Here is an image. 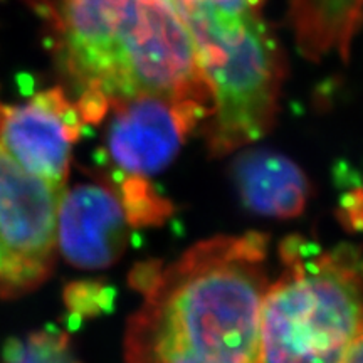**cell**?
I'll use <instances>...</instances> for the list:
<instances>
[{
	"label": "cell",
	"instance_id": "obj_1",
	"mask_svg": "<svg viewBox=\"0 0 363 363\" xmlns=\"http://www.w3.org/2000/svg\"><path fill=\"white\" fill-rule=\"evenodd\" d=\"M267 239L220 235L155 271L130 318L125 363H259Z\"/></svg>",
	"mask_w": 363,
	"mask_h": 363
},
{
	"label": "cell",
	"instance_id": "obj_2",
	"mask_svg": "<svg viewBox=\"0 0 363 363\" xmlns=\"http://www.w3.org/2000/svg\"><path fill=\"white\" fill-rule=\"evenodd\" d=\"M57 49L84 123L145 94L211 106L197 49L175 0H61Z\"/></svg>",
	"mask_w": 363,
	"mask_h": 363
},
{
	"label": "cell",
	"instance_id": "obj_3",
	"mask_svg": "<svg viewBox=\"0 0 363 363\" xmlns=\"http://www.w3.org/2000/svg\"><path fill=\"white\" fill-rule=\"evenodd\" d=\"M192 33L197 59L212 94L208 147L216 155L259 140L278 110L281 54L259 17L261 4H177Z\"/></svg>",
	"mask_w": 363,
	"mask_h": 363
},
{
	"label": "cell",
	"instance_id": "obj_4",
	"mask_svg": "<svg viewBox=\"0 0 363 363\" xmlns=\"http://www.w3.org/2000/svg\"><path fill=\"white\" fill-rule=\"evenodd\" d=\"M288 269L267 288L259 320V363H343L363 333V281L342 257L306 261L284 242Z\"/></svg>",
	"mask_w": 363,
	"mask_h": 363
},
{
	"label": "cell",
	"instance_id": "obj_5",
	"mask_svg": "<svg viewBox=\"0 0 363 363\" xmlns=\"http://www.w3.org/2000/svg\"><path fill=\"white\" fill-rule=\"evenodd\" d=\"M62 190L27 174L0 147V298L38 289L51 276Z\"/></svg>",
	"mask_w": 363,
	"mask_h": 363
},
{
	"label": "cell",
	"instance_id": "obj_6",
	"mask_svg": "<svg viewBox=\"0 0 363 363\" xmlns=\"http://www.w3.org/2000/svg\"><path fill=\"white\" fill-rule=\"evenodd\" d=\"M211 106L157 94L126 99L111 108L108 158L123 175L147 177L165 169Z\"/></svg>",
	"mask_w": 363,
	"mask_h": 363
},
{
	"label": "cell",
	"instance_id": "obj_7",
	"mask_svg": "<svg viewBox=\"0 0 363 363\" xmlns=\"http://www.w3.org/2000/svg\"><path fill=\"white\" fill-rule=\"evenodd\" d=\"M76 101L61 88L35 94L26 103L2 108L0 147L27 174L65 189L72 145L83 130Z\"/></svg>",
	"mask_w": 363,
	"mask_h": 363
},
{
	"label": "cell",
	"instance_id": "obj_8",
	"mask_svg": "<svg viewBox=\"0 0 363 363\" xmlns=\"http://www.w3.org/2000/svg\"><path fill=\"white\" fill-rule=\"evenodd\" d=\"M128 219L118 190L103 184L76 185L61 195L57 244L81 269L110 267L128 246Z\"/></svg>",
	"mask_w": 363,
	"mask_h": 363
},
{
	"label": "cell",
	"instance_id": "obj_9",
	"mask_svg": "<svg viewBox=\"0 0 363 363\" xmlns=\"http://www.w3.org/2000/svg\"><path fill=\"white\" fill-rule=\"evenodd\" d=\"M244 206L259 216L289 219L303 212L310 184L296 163L271 150H247L233 167Z\"/></svg>",
	"mask_w": 363,
	"mask_h": 363
},
{
	"label": "cell",
	"instance_id": "obj_10",
	"mask_svg": "<svg viewBox=\"0 0 363 363\" xmlns=\"http://www.w3.org/2000/svg\"><path fill=\"white\" fill-rule=\"evenodd\" d=\"M363 0H293V19L298 43L308 56L348 45L362 22Z\"/></svg>",
	"mask_w": 363,
	"mask_h": 363
},
{
	"label": "cell",
	"instance_id": "obj_11",
	"mask_svg": "<svg viewBox=\"0 0 363 363\" xmlns=\"http://www.w3.org/2000/svg\"><path fill=\"white\" fill-rule=\"evenodd\" d=\"M2 363H81L71 347L69 335L57 328L33 331L27 337L9 338Z\"/></svg>",
	"mask_w": 363,
	"mask_h": 363
},
{
	"label": "cell",
	"instance_id": "obj_12",
	"mask_svg": "<svg viewBox=\"0 0 363 363\" xmlns=\"http://www.w3.org/2000/svg\"><path fill=\"white\" fill-rule=\"evenodd\" d=\"M118 194L130 225H157L170 216L172 206L150 187L145 177L125 175L118 179Z\"/></svg>",
	"mask_w": 363,
	"mask_h": 363
},
{
	"label": "cell",
	"instance_id": "obj_13",
	"mask_svg": "<svg viewBox=\"0 0 363 363\" xmlns=\"http://www.w3.org/2000/svg\"><path fill=\"white\" fill-rule=\"evenodd\" d=\"M65 305L69 310L71 321L93 318L111 308L113 289L98 281H76L65 288Z\"/></svg>",
	"mask_w": 363,
	"mask_h": 363
},
{
	"label": "cell",
	"instance_id": "obj_14",
	"mask_svg": "<svg viewBox=\"0 0 363 363\" xmlns=\"http://www.w3.org/2000/svg\"><path fill=\"white\" fill-rule=\"evenodd\" d=\"M343 363H363V333L357 338V342L352 345L350 352L347 353Z\"/></svg>",
	"mask_w": 363,
	"mask_h": 363
},
{
	"label": "cell",
	"instance_id": "obj_15",
	"mask_svg": "<svg viewBox=\"0 0 363 363\" xmlns=\"http://www.w3.org/2000/svg\"><path fill=\"white\" fill-rule=\"evenodd\" d=\"M177 4H201V2H234V0H175ZM251 2L261 4L262 0H251Z\"/></svg>",
	"mask_w": 363,
	"mask_h": 363
},
{
	"label": "cell",
	"instance_id": "obj_16",
	"mask_svg": "<svg viewBox=\"0 0 363 363\" xmlns=\"http://www.w3.org/2000/svg\"><path fill=\"white\" fill-rule=\"evenodd\" d=\"M0 115H2V106H0Z\"/></svg>",
	"mask_w": 363,
	"mask_h": 363
}]
</instances>
